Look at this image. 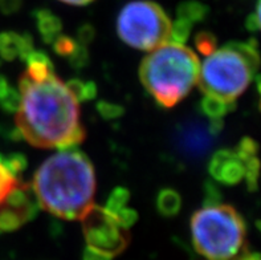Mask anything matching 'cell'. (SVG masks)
Instances as JSON below:
<instances>
[{
	"label": "cell",
	"instance_id": "cell-29",
	"mask_svg": "<svg viewBox=\"0 0 261 260\" xmlns=\"http://www.w3.org/2000/svg\"><path fill=\"white\" fill-rule=\"evenodd\" d=\"M96 37V31L90 24H84L77 31V41L83 45L88 46Z\"/></svg>",
	"mask_w": 261,
	"mask_h": 260
},
{
	"label": "cell",
	"instance_id": "cell-17",
	"mask_svg": "<svg viewBox=\"0 0 261 260\" xmlns=\"http://www.w3.org/2000/svg\"><path fill=\"white\" fill-rule=\"evenodd\" d=\"M210 8L204 3L196 0H186L176 7V17L195 26L196 23H202L208 16Z\"/></svg>",
	"mask_w": 261,
	"mask_h": 260
},
{
	"label": "cell",
	"instance_id": "cell-8",
	"mask_svg": "<svg viewBox=\"0 0 261 260\" xmlns=\"http://www.w3.org/2000/svg\"><path fill=\"white\" fill-rule=\"evenodd\" d=\"M39 208V199L32 184L19 181L0 203V232L16 231L32 221Z\"/></svg>",
	"mask_w": 261,
	"mask_h": 260
},
{
	"label": "cell",
	"instance_id": "cell-24",
	"mask_svg": "<svg viewBox=\"0 0 261 260\" xmlns=\"http://www.w3.org/2000/svg\"><path fill=\"white\" fill-rule=\"evenodd\" d=\"M97 112L98 114L105 120H116L122 117L125 113L123 106L118 105V104H113L109 101H99L97 104Z\"/></svg>",
	"mask_w": 261,
	"mask_h": 260
},
{
	"label": "cell",
	"instance_id": "cell-19",
	"mask_svg": "<svg viewBox=\"0 0 261 260\" xmlns=\"http://www.w3.org/2000/svg\"><path fill=\"white\" fill-rule=\"evenodd\" d=\"M0 163L11 173L15 178L19 179V175L27 169V157L20 153H11V154H2L0 153Z\"/></svg>",
	"mask_w": 261,
	"mask_h": 260
},
{
	"label": "cell",
	"instance_id": "cell-30",
	"mask_svg": "<svg viewBox=\"0 0 261 260\" xmlns=\"http://www.w3.org/2000/svg\"><path fill=\"white\" fill-rule=\"evenodd\" d=\"M23 7V0H0V12L3 15H15Z\"/></svg>",
	"mask_w": 261,
	"mask_h": 260
},
{
	"label": "cell",
	"instance_id": "cell-18",
	"mask_svg": "<svg viewBox=\"0 0 261 260\" xmlns=\"http://www.w3.org/2000/svg\"><path fill=\"white\" fill-rule=\"evenodd\" d=\"M66 86L69 88L73 96L79 102L90 101L97 97V85L93 81H84L80 79H72L68 81Z\"/></svg>",
	"mask_w": 261,
	"mask_h": 260
},
{
	"label": "cell",
	"instance_id": "cell-1",
	"mask_svg": "<svg viewBox=\"0 0 261 260\" xmlns=\"http://www.w3.org/2000/svg\"><path fill=\"white\" fill-rule=\"evenodd\" d=\"M19 93L15 124L28 144L63 150L84 141L86 133L81 124L80 102L56 72L43 81H33L24 72L19 80Z\"/></svg>",
	"mask_w": 261,
	"mask_h": 260
},
{
	"label": "cell",
	"instance_id": "cell-14",
	"mask_svg": "<svg viewBox=\"0 0 261 260\" xmlns=\"http://www.w3.org/2000/svg\"><path fill=\"white\" fill-rule=\"evenodd\" d=\"M24 61L27 64V76L33 81H43L55 73V65L43 51L33 50Z\"/></svg>",
	"mask_w": 261,
	"mask_h": 260
},
{
	"label": "cell",
	"instance_id": "cell-13",
	"mask_svg": "<svg viewBox=\"0 0 261 260\" xmlns=\"http://www.w3.org/2000/svg\"><path fill=\"white\" fill-rule=\"evenodd\" d=\"M40 37L45 44H52L61 35L63 21L48 8H39L32 13Z\"/></svg>",
	"mask_w": 261,
	"mask_h": 260
},
{
	"label": "cell",
	"instance_id": "cell-3",
	"mask_svg": "<svg viewBox=\"0 0 261 260\" xmlns=\"http://www.w3.org/2000/svg\"><path fill=\"white\" fill-rule=\"evenodd\" d=\"M200 63L185 44L166 43L142 60L139 80L152 99L165 109L185 100L198 84Z\"/></svg>",
	"mask_w": 261,
	"mask_h": 260
},
{
	"label": "cell",
	"instance_id": "cell-28",
	"mask_svg": "<svg viewBox=\"0 0 261 260\" xmlns=\"http://www.w3.org/2000/svg\"><path fill=\"white\" fill-rule=\"evenodd\" d=\"M20 105V93L16 89L11 88L3 97H0V108L7 113H16Z\"/></svg>",
	"mask_w": 261,
	"mask_h": 260
},
{
	"label": "cell",
	"instance_id": "cell-5",
	"mask_svg": "<svg viewBox=\"0 0 261 260\" xmlns=\"http://www.w3.org/2000/svg\"><path fill=\"white\" fill-rule=\"evenodd\" d=\"M194 248L207 260H233L244 252L247 228L235 207L205 204L190 222Z\"/></svg>",
	"mask_w": 261,
	"mask_h": 260
},
{
	"label": "cell",
	"instance_id": "cell-4",
	"mask_svg": "<svg viewBox=\"0 0 261 260\" xmlns=\"http://www.w3.org/2000/svg\"><path fill=\"white\" fill-rule=\"evenodd\" d=\"M260 68L257 43L231 41L216 48L200 65L198 84L204 94L235 102L248 88Z\"/></svg>",
	"mask_w": 261,
	"mask_h": 260
},
{
	"label": "cell",
	"instance_id": "cell-32",
	"mask_svg": "<svg viewBox=\"0 0 261 260\" xmlns=\"http://www.w3.org/2000/svg\"><path fill=\"white\" fill-rule=\"evenodd\" d=\"M248 27L252 30H260L261 31V0H257V6H256L255 15L249 19Z\"/></svg>",
	"mask_w": 261,
	"mask_h": 260
},
{
	"label": "cell",
	"instance_id": "cell-12",
	"mask_svg": "<svg viewBox=\"0 0 261 260\" xmlns=\"http://www.w3.org/2000/svg\"><path fill=\"white\" fill-rule=\"evenodd\" d=\"M239 157L243 159L245 166V182L251 191L257 188L260 177V159H258V146L255 139L244 137L235 148Z\"/></svg>",
	"mask_w": 261,
	"mask_h": 260
},
{
	"label": "cell",
	"instance_id": "cell-15",
	"mask_svg": "<svg viewBox=\"0 0 261 260\" xmlns=\"http://www.w3.org/2000/svg\"><path fill=\"white\" fill-rule=\"evenodd\" d=\"M235 108V102L224 101V100L208 94H204V97H203L200 104H199L200 113L208 121L212 122H223V119H224L225 115L231 113Z\"/></svg>",
	"mask_w": 261,
	"mask_h": 260
},
{
	"label": "cell",
	"instance_id": "cell-9",
	"mask_svg": "<svg viewBox=\"0 0 261 260\" xmlns=\"http://www.w3.org/2000/svg\"><path fill=\"white\" fill-rule=\"evenodd\" d=\"M208 172L216 182L233 186L244 179L245 166L235 149H223L212 155Z\"/></svg>",
	"mask_w": 261,
	"mask_h": 260
},
{
	"label": "cell",
	"instance_id": "cell-23",
	"mask_svg": "<svg viewBox=\"0 0 261 260\" xmlns=\"http://www.w3.org/2000/svg\"><path fill=\"white\" fill-rule=\"evenodd\" d=\"M195 45L198 51L204 56L211 55L216 50L218 45V39L214 33L211 32H200L195 37Z\"/></svg>",
	"mask_w": 261,
	"mask_h": 260
},
{
	"label": "cell",
	"instance_id": "cell-16",
	"mask_svg": "<svg viewBox=\"0 0 261 260\" xmlns=\"http://www.w3.org/2000/svg\"><path fill=\"white\" fill-rule=\"evenodd\" d=\"M156 210L163 218H174L182 208V197L178 191L171 187L159 190L155 201Z\"/></svg>",
	"mask_w": 261,
	"mask_h": 260
},
{
	"label": "cell",
	"instance_id": "cell-35",
	"mask_svg": "<svg viewBox=\"0 0 261 260\" xmlns=\"http://www.w3.org/2000/svg\"><path fill=\"white\" fill-rule=\"evenodd\" d=\"M8 89H10V85H8L7 79L4 76H0V97H3Z\"/></svg>",
	"mask_w": 261,
	"mask_h": 260
},
{
	"label": "cell",
	"instance_id": "cell-20",
	"mask_svg": "<svg viewBox=\"0 0 261 260\" xmlns=\"http://www.w3.org/2000/svg\"><path fill=\"white\" fill-rule=\"evenodd\" d=\"M130 201V191L125 187H116L110 193L108 201L105 204V210L109 212L110 215H114L118 212L121 208L126 206V203Z\"/></svg>",
	"mask_w": 261,
	"mask_h": 260
},
{
	"label": "cell",
	"instance_id": "cell-2",
	"mask_svg": "<svg viewBox=\"0 0 261 260\" xmlns=\"http://www.w3.org/2000/svg\"><path fill=\"white\" fill-rule=\"evenodd\" d=\"M32 186L40 207L66 221L81 219L94 204V168L76 146L46 159L37 169Z\"/></svg>",
	"mask_w": 261,
	"mask_h": 260
},
{
	"label": "cell",
	"instance_id": "cell-21",
	"mask_svg": "<svg viewBox=\"0 0 261 260\" xmlns=\"http://www.w3.org/2000/svg\"><path fill=\"white\" fill-rule=\"evenodd\" d=\"M192 24L183 19L176 17L175 21L171 23V31H170L169 43L174 44H185L190 37L192 31Z\"/></svg>",
	"mask_w": 261,
	"mask_h": 260
},
{
	"label": "cell",
	"instance_id": "cell-10",
	"mask_svg": "<svg viewBox=\"0 0 261 260\" xmlns=\"http://www.w3.org/2000/svg\"><path fill=\"white\" fill-rule=\"evenodd\" d=\"M216 133L212 130L210 122L207 126H202L199 124H187L179 130V148L182 152L190 157L200 155L205 149L208 148L212 137H215Z\"/></svg>",
	"mask_w": 261,
	"mask_h": 260
},
{
	"label": "cell",
	"instance_id": "cell-6",
	"mask_svg": "<svg viewBox=\"0 0 261 260\" xmlns=\"http://www.w3.org/2000/svg\"><path fill=\"white\" fill-rule=\"evenodd\" d=\"M171 19L162 7L150 0L127 3L117 17V33L127 45L152 51L169 43Z\"/></svg>",
	"mask_w": 261,
	"mask_h": 260
},
{
	"label": "cell",
	"instance_id": "cell-26",
	"mask_svg": "<svg viewBox=\"0 0 261 260\" xmlns=\"http://www.w3.org/2000/svg\"><path fill=\"white\" fill-rule=\"evenodd\" d=\"M19 179L13 177L2 163H0V203L8 195L11 190L17 184Z\"/></svg>",
	"mask_w": 261,
	"mask_h": 260
},
{
	"label": "cell",
	"instance_id": "cell-11",
	"mask_svg": "<svg viewBox=\"0 0 261 260\" xmlns=\"http://www.w3.org/2000/svg\"><path fill=\"white\" fill-rule=\"evenodd\" d=\"M33 50V39L28 32H0V57L6 61L16 59L24 61Z\"/></svg>",
	"mask_w": 261,
	"mask_h": 260
},
{
	"label": "cell",
	"instance_id": "cell-22",
	"mask_svg": "<svg viewBox=\"0 0 261 260\" xmlns=\"http://www.w3.org/2000/svg\"><path fill=\"white\" fill-rule=\"evenodd\" d=\"M53 51L61 57H68L72 55L76 48L79 46V41L76 39H73L70 36H66V35H60L55 41H53Z\"/></svg>",
	"mask_w": 261,
	"mask_h": 260
},
{
	"label": "cell",
	"instance_id": "cell-31",
	"mask_svg": "<svg viewBox=\"0 0 261 260\" xmlns=\"http://www.w3.org/2000/svg\"><path fill=\"white\" fill-rule=\"evenodd\" d=\"M113 257L109 255L103 254V252H99V251L94 250L92 247H88L86 246L85 250L83 252V260H112Z\"/></svg>",
	"mask_w": 261,
	"mask_h": 260
},
{
	"label": "cell",
	"instance_id": "cell-25",
	"mask_svg": "<svg viewBox=\"0 0 261 260\" xmlns=\"http://www.w3.org/2000/svg\"><path fill=\"white\" fill-rule=\"evenodd\" d=\"M66 60H68V63H69V65L72 66L73 69L80 70L88 66V64H89V51H88V46L79 43L76 51Z\"/></svg>",
	"mask_w": 261,
	"mask_h": 260
},
{
	"label": "cell",
	"instance_id": "cell-34",
	"mask_svg": "<svg viewBox=\"0 0 261 260\" xmlns=\"http://www.w3.org/2000/svg\"><path fill=\"white\" fill-rule=\"evenodd\" d=\"M59 2L70 4V6H88V4H90L94 0H59Z\"/></svg>",
	"mask_w": 261,
	"mask_h": 260
},
{
	"label": "cell",
	"instance_id": "cell-33",
	"mask_svg": "<svg viewBox=\"0 0 261 260\" xmlns=\"http://www.w3.org/2000/svg\"><path fill=\"white\" fill-rule=\"evenodd\" d=\"M233 260H261V254H251V252H243L240 256Z\"/></svg>",
	"mask_w": 261,
	"mask_h": 260
},
{
	"label": "cell",
	"instance_id": "cell-27",
	"mask_svg": "<svg viewBox=\"0 0 261 260\" xmlns=\"http://www.w3.org/2000/svg\"><path fill=\"white\" fill-rule=\"evenodd\" d=\"M114 218V221L121 226L125 230H129L130 227H133L134 224L138 221V212H137L134 208H127L123 207L116 212L114 215H112Z\"/></svg>",
	"mask_w": 261,
	"mask_h": 260
},
{
	"label": "cell",
	"instance_id": "cell-36",
	"mask_svg": "<svg viewBox=\"0 0 261 260\" xmlns=\"http://www.w3.org/2000/svg\"><path fill=\"white\" fill-rule=\"evenodd\" d=\"M256 84H257V92H258V96H260L258 105H260V109H261V76H258L257 79H256Z\"/></svg>",
	"mask_w": 261,
	"mask_h": 260
},
{
	"label": "cell",
	"instance_id": "cell-7",
	"mask_svg": "<svg viewBox=\"0 0 261 260\" xmlns=\"http://www.w3.org/2000/svg\"><path fill=\"white\" fill-rule=\"evenodd\" d=\"M81 221L88 247L114 257L129 246V230L121 227L103 207L93 204Z\"/></svg>",
	"mask_w": 261,
	"mask_h": 260
}]
</instances>
